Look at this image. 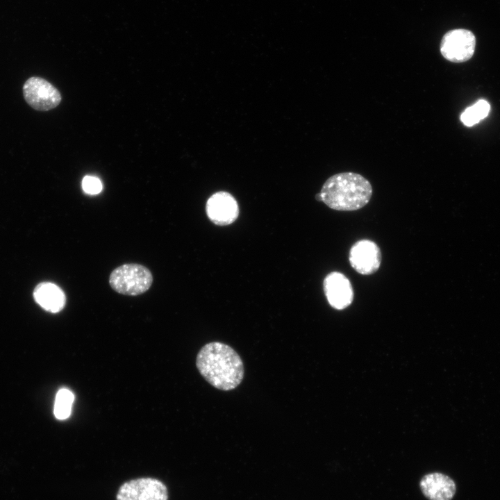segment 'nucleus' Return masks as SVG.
<instances>
[{
    "instance_id": "f257e3e1",
    "label": "nucleus",
    "mask_w": 500,
    "mask_h": 500,
    "mask_svg": "<svg viewBox=\"0 0 500 500\" xmlns=\"http://www.w3.org/2000/svg\"><path fill=\"white\" fill-rule=\"evenodd\" d=\"M196 365L208 383L223 391L235 389L244 377V365L239 354L229 345L219 342L202 347L197 356Z\"/></svg>"
},
{
    "instance_id": "f03ea898",
    "label": "nucleus",
    "mask_w": 500,
    "mask_h": 500,
    "mask_svg": "<svg viewBox=\"0 0 500 500\" xmlns=\"http://www.w3.org/2000/svg\"><path fill=\"white\" fill-rule=\"evenodd\" d=\"M319 194L322 201L329 208L351 211L362 208L369 201L372 188L360 174L342 172L328 178Z\"/></svg>"
},
{
    "instance_id": "7ed1b4c3",
    "label": "nucleus",
    "mask_w": 500,
    "mask_h": 500,
    "mask_svg": "<svg viewBox=\"0 0 500 500\" xmlns=\"http://www.w3.org/2000/svg\"><path fill=\"white\" fill-rule=\"evenodd\" d=\"M153 283L151 271L138 263H127L115 268L110 274L109 284L115 292L137 296L147 292Z\"/></svg>"
},
{
    "instance_id": "20e7f679",
    "label": "nucleus",
    "mask_w": 500,
    "mask_h": 500,
    "mask_svg": "<svg viewBox=\"0 0 500 500\" xmlns=\"http://www.w3.org/2000/svg\"><path fill=\"white\" fill-rule=\"evenodd\" d=\"M476 38L467 29H453L444 34L440 42V53L449 61L462 62L474 55Z\"/></svg>"
},
{
    "instance_id": "39448f33",
    "label": "nucleus",
    "mask_w": 500,
    "mask_h": 500,
    "mask_svg": "<svg viewBox=\"0 0 500 500\" xmlns=\"http://www.w3.org/2000/svg\"><path fill=\"white\" fill-rule=\"evenodd\" d=\"M23 94L27 103L40 111L53 109L61 101L58 89L40 77L29 78L24 84Z\"/></svg>"
},
{
    "instance_id": "423d86ee",
    "label": "nucleus",
    "mask_w": 500,
    "mask_h": 500,
    "mask_svg": "<svg viewBox=\"0 0 500 500\" xmlns=\"http://www.w3.org/2000/svg\"><path fill=\"white\" fill-rule=\"evenodd\" d=\"M117 500H167V490L158 479L140 478L124 483L117 492Z\"/></svg>"
},
{
    "instance_id": "0eeeda50",
    "label": "nucleus",
    "mask_w": 500,
    "mask_h": 500,
    "mask_svg": "<svg viewBox=\"0 0 500 500\" xmlns=\"http://www.w3.org/2000/svg\"><path fill=\"white\" fill-rule=\"evenodd\" d=\"M349 262L359 274H372L378 269L381 262L380 249L373 241L359 240L350 249Z\"/></svg>"
},
{
    "instance_id": "6e6552de",
    "label": "nucleus",
    "mask_w": 500,
    "mask_h": 500,
    "mask_svg": "<svg viewBox=\"0 0 500 500\" xmlns=\"http://www.w3.org/2000/svg\"><path fill=\"white\" fill-rule=\"evenodd\" d=\"M206 212L215 224L225 226L233 222L239 213L238 205L234 197L226 192L213 194L206 203Z\"/></svg>"
},
{
    "instance_id": "1a4fd4ad",
    "label": "nucleus",
    "mask_w": 500,
    "mask_h": 500,
    "mask_svg": "<svg viewBox=\"0 0 500 500\" xmlns=\"http://www.w3.org/2000/svg\"><path fill=\"white\" fill-rule=\"evenodd\" d=\"M324 291L329 304L342 310L353 301V291L349 280L342 273L333 272L324 280Z\"/></svg>"
},
{
    "instance_id": "9d476101",
    "label": "nucleus",
    "mask_w": 500,
    "mask_h": 500,
    "mask_svg": "<svg viewBox=\"0 0 500 500\" xmlns=\"http://www.w3.org/2000/svg\"><path fill=\"white\" fill-rule=\"evenodd\" d=\"M419 487L429 500H451L456 490L453 479L440 472L424 475L420 480Z\"/></svg>"
},
{
    "instance_id": "9b49d317",
    "label": "nucleus",
    "mask_w": 500,
    "mask_h": 500,
    "mask_svg": "<svg viewBox=\"0 0 500 500\" xmlns=\"http://www.w3.org/2000/svg\"><path fill=\"white\" fill-rule=\"evenodd\" d=\"M33 297L44 310L52 313L61 311L66 304V297L62 290L50 282L39 283L34 289Z\"/></svg>"
},
{
    "instance_id": "f8f14e48",
    "label": "nucleus",
    "mask_w": 500,
    "mask_h": 500,
    "mask_svg": "<svg viewBox=\"0 0 500 500\" xmlns=\"http://www.w3.org/2000/svg\"><path fill=\"white\" fill-rule=\"evenodd\" d=\"M490 110V103L486 100L480 99L467 108L460 115V119L465 126L470 127L485 119Z\"/></svg>"
},
{
    "instance_id": "ddd939ff",
    "label": "nucleus",
    "mask_w": 500,
    "mask_h": 500,
    "mask_svg": "<svg viewBox=\"0 0 500 500\" xmlns=\"http://www.w3.org/2000/svg\"><path fill=\"white\" fill-rule=\"evenodd\" d=\"M74 400V395L70 390L61 388L58 391L53 408L56 419L64 420L70 416Z\"/></svg>"
},
{
    "instance_id": "4468645a",
    "label": "nucleus",
    "mask_w": 500,
    "mask_h": 500,
    "mask_svg": "<svg viewBox=\"0 0 500 500\" xmlns=\"http://www.w3.org/2000/svg\"><path fill=\"white\" fill-rule=\"evenodd\" d=\"M82 188L87 194H97L102 190V183L95 176H85L82 181Z\"/></svg>"
},
{
    "instance_id": "2eb2a0df",
    "label": "nucleus",
    "mask_w": 500,
    "mask_h": 500,
    "mask_svg": "<svg viewBox=\"0 0 500 500\" xmlns=\"http://www.w3.org/2000/svg\"><path fill=\"white\" fill-rule=\"evenodd\" d=\"M315 198L317 201H322V198H321L319 193L316 195Z\"/></svg>"
}]
</instances>
